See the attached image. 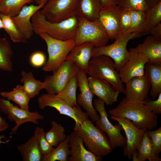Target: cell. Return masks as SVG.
Returning <instances> with one entry per match:
<instances>
[{"label": "cell", "instance_id": "1", "mask_svg": "<svg viewBox=\"0 0 161 161\" xmlns=\"http://www.w3.org/2000/svg\"><path fill=\"white\" fill-rule=\"evenodd\" d=\"M111 116L127 118L140 129L153 130L157 126L158 117L143 102L128 101L124 98L115 108L109 109Z\"/></svg>", "mask_w": 161, "mask_h": 161}, {"label": "cell", "instance_id": "2", "mask_svg": "<svg viewBox=\"0 0 161 161\" xmlns=\"http://www.w3.org/2000/svg\"><path fill=\"white\" fill-rule=\"evenodd\" d=\"M31 21L36 34L45 32L53 38L63 41L74 39L78 25L77 15L59 22L52 23L47 20L39 10L33 15Z\"/></svg>", "mask_w": 161, "mask_h": 161}, {"label": "cell", "instance_id": "3", "mask_svg": "<svg viewBox=\"0 0 161 161\" xmlns=\"http://www.w3.org/2000/svg\"><path fill=\"white\" fill-rule=\"evenodd\" d=\"M73 130L82 139L86 149L96 156L103 157L112 151L108 138L92 120L84 121L79 126H74Z\"/></svg>", "mask_w": 161, "mask_h": 161}, {"label": "cell", "instance_id": "4", "mask_svg": "<svg viewBox=\"0 0 161 161\" xmlns=\"http://www.w3.org/2000/svg\"><path fill=\"white\" fill-rule=\"evenodd\" d=\"M141 36L135 32H127L121 34L112 44L99 47H94L92 57L104 55L113 60L115 67L119 71L128 61L129 56V50L127 49L128 42L130 40Z\"/></svg>", "mask_w": 161, "mask_h": 161}, {"label": "cell", "instance_id": "5", "mask_svg": "<svg viewBox=\"0 0 161 161\" xmlns=\"http://www.w3.org/2000/svg\"><path fill=\"white\" fill-rule=\"evenodd\" d=\"M87 74L89 76L104 79L108 82L120 93L125 90L114 61L109 57L100 55L92 58L89 61Z\"/></svg>", "mask_w": 161, "mask_h": 161}, {"label": "cell", "instance_id": "6", "mask_svg": "<svg viewBox=\"0 0 161 161\" xmlns=\"http://www.w3.org/2000/svg\"><path fill=\"white\" fill-rule=\"evenodd\" d=\"M46 43L48 60L42 68L45 71L55 72L65 60L69 52L75 45L74 39L61 40L53 38L45 32L38 34Z\"/></svg>", "mask_w": 161, "mask_h": 161}, {"label": "cell", "instance_id": "7", "mask_svg": "<svg viewBox=\"0 0 161 161\" xmlns=\"http://www.w3.org/2000/svg\"><path fill=\"white\" fill-rule=\"evenodd\" d=\"M78 25L74 38L75 45L90 42L95 47L105 46L109 39L105 30L97 21L89 20L78 16Z\"/></svg>", "mask_w": 161, "mask_h": 161}, {"label": "cell", "instance_id": "8", "mask_svg": "<svg viewBox=\"0 0 161 161\" xmlns=\"http://www.w3.org/2000/svg\"><path fill=\"white\" fill-rule=\"evenodd\" d=\"M38 102L39 107L41 109L47 107H52L60 114L72 118L75 121V126H79L84 121L89 119L88 114L82 110L79 105L71 106L56 94H42L38 97Z\"/></svg>", "mask_w": 161, "mask_h": 161}, {"label": "cell", "instance_id": "9", "mask_svg": "<svg viewBox=\"0 0 161 161\" xmlns=\"http://www.w3.org/2000/svg\"><path fill=\"white\" fill-rule=\"evenodd\" d=\"M105 103L98 98L95 99L93 103L100 116V119L95 122L96 126L107 134L113 149L117 147H123L126 144V139L121 133L122 127L119 123L113 125L109 120Z\"/></svg>", "mask_w": 161, "mask_h": 161}, {"label": "cell", "instance_id": "10", "mask_svg": "<svg viewBox=\"0 0 161 161\" xmlns=\"http://www.w3.org/2000/svg\"><path fill=\"white\" fill-rule=\"evenodd\" d=\"M79 0H48L39 10L48 21L56 23L77 15Z\"/></svg>", "mask_w": 161, "mask_h": 161}, {"label": "cell", "instance_id": "11", "mask_svg": "<svg viewBox=\"0 0 161 161\" xmlns=\"http://www.w3.org/2000/svg\"><path fill=\"white\" fill-rule=\"evenodd\" d=\"M0 109L7 115L9 120L14 121L15 126L12 129L11 133L15 134L19 127L23 123L31 122L38 124L39 121L43 120L44 116L38 112H31L14 105L10 101L3 98H0Z\"/></svg>", "mask_w": 161, "mask_h": 161}, {"label": "cell", "instance_id": "12", "mask_svg": "<svg viewBox=\"0 0 161 161\" xmlns=\"http://www.w3.org/2000/svg\"><path fill=\"white\" fill-rule=\"evenodd\" d=\"M79 69L73 62L65 60L52 75L46 76L44 81L47 93L57 94L76 75Z\"/></svg>", "mask_w": 161, "mask_h": 161}, {"label": "cell", "instance_id": "13", "mask_svg": "<svg viewBox=\"0 0 161 161\" xmlns=\"http://www.w3.org/2000/svg\"><path fill=\"white\" fill-rule=\"evenodd\" d=\"M86 75L84 71L79 69L76 74L78 86L80 91L77 97V102L78 105L86 110L91 120L95 123L100 119V116L97 114L93 104L94 95L89 88Z\"/></svg>", "mask_w": 161, "mask_h": 161}, {"label": "cell", "instance_id": "14", "mask_svg": "<svg viewBox=\"0 0 161 161\" xmlns=\"http://www.w3.org/2000/svg\"><path fill=\"white\" fill-rule=\"evenodd\" d=\"M110 118L117 121L124 131L126 136V143L123 147V154L129 159H131L133 153L137 150L143 133L147 130L138 129L131 120L126 118L111 116Z\"/></svg>", "mask_w": 161, "mask_h": 161}, {"label": "cell", "instance_id": "15", "mask_svg": "<svg viewBox=\"0 0 161 161\" xmlns=\"http://www.w3.org/2000/svg\"><path fill=\"white\" fill-rule=\"evenodd\" d=\"M129 51L128 61L119 71L121 80L125 83L133 78L144 75L145 65L149 61L146 57L138 52L135 48H130Z\"/></svg>", "mask_w": 161, "mask_h": 161}, {"label": "cell", "instance_id": "16", "mask_svg": "<svg viewBox=\"0 0 161 161\" xmlns=\"http://www.w3.org/2000/svg\"><path fill=\"white\" fill-rule=\"evenodd\" d=\"M122 11L116 4L101 8L97 20L103 27L109 39L115 40L120 35L119 21Z\"/></svg>", "mask_w": 161, "mask_h": 161}, {"label": "cell", "instance_id": "17", "mask_svg": "<svg viewBox=\"0 0 161 161\" xmlns=\"http://www.w3.org/2000/svg\"><path fill=\"white\" fill-rule=\"evenodd\" d=\"M125 83L126 96L124 98L127 101L143 102L148 98L151 85L148 77L145 74L133 78Z\"/></svg>", "mask_w": 161, "mask_h": 161}, {"label": "cell", "instance_id": "18", "mask_svg": "<svg viewBox=\"0 0 161 161\" xmlns=\"http://www.w3.org/2000/svg\"><path fill=\"white\" fill-rule=\"evenodd\" d=\"M89 88L94 95L108 105L116 102L119 92L107 81L99 78H88Z\"/></svg>", "mask_w": 161, "mask_h": 161}, {"label": "cell", "instance_id": "19", "mask_svg": "<svg viewBox=\"0 0 161 161\" xmlns=\"http://www.w3.org/2000/svg\"><path fill=\"white\" fill-rule=\"evenodd\" d=\"M45 4L24 5L19 13L11 18L20 31L27 40L30 39L34 32L31 18L37 11L41 9Z\"/></svg>", "mask_w": 161, "mask_h": 161}, {"label": "cell", "instance_id": "20", "mask_svg": "<svg viewBox=\"0 0 161 161\" xmlns=\"http://www.w3.org/2000/svg\"><path fill=\"white\" fill-rule=\"evenodd\" d=\"M69 145L71 152L69 161H101L103 157H99L89 151L84 145L82 139L74 131L69 134Z\"/></svg>", "mask_w": 161, "mask_h": 161}, {"label": "cell", "instance_id": "21", "mask_svg": "<svg viewBox=\"0 0 161 161\" xmlns=\"http://www.w3.org/2000/svg\"><path fill=\"white\" fill-rule=\"evenodd\" d=\"M94 47L91 42H85L75 45L67 56L66 60L71 61L80 69L87 74L89 64L92 58Z\"/></svg>", "mask_w": 161, "mask_h": 161}, {"label": "cell", "instance_id": "22", "mask_svg": "<svg viewBox=\"0 0 161 161\" xmlns=\"http://www.w3.org/2000/svg\"><path fill=\"white\" fill-rule=\"evenodd\" d=\"M135 48L146 57L149 62L161 64V39L149 35Z\"/></svg>", "mask_w": 161, "mask_h": 161}, {"label": "cell", "instance_id": "23", "mask_svg": "<svg viewBox=\"0 0 161 161\" xmlns=\"http://www.w3.org/2000/svg\"><path fill=\"white\" fill-rule=\"evenodd\" d=\"M133 161H161V159L154 152L151 140L146 130L137 150L132 154Z\"/></svg>", "mask_w": 161, "mask_h": 161}, {"label": "cell", "instance_id": "24", "mask_svg": "<svg viewBox=\"0 0 161 161\" xmlns=\"http://www.w3.org/2000/svg\"><path fill=\"white\" fill-rule=\"evenodd\" d=\"M144 72L150 83V95L155 99L161 93V64L148 61L145 65Z\"/></svg>", "mask_w": 161, "mask_h": 161}, {"label": "cell", "instance_id": "25", "mask_svg": "<svg viewBox=\"0 0 161 161\" xmlns=\"http://www.w3.org/2000/svg\"><path fill=\"white\" fill-rule=\"evenodd\" d=\"M17 148L21 155L24 161H41L43 155L40 151L38 141L33 135L24 143Z\"/></svg>", "mask_w": 161, "mask_h": 161}, {"label": "cell", "instance_id": "26", "mask_svg": "<svg viewBox=\"0 0 161 161\" xmlns=\"http://www.w3.org/2000/svg\"><path fill=\"white\" fill-rule=\"evenodd\" d=\"M21 75L20 82L23 83V90L30 99L35 97L41 89H45L46 83L35 79L31 72H27L22 71Z\"/></svg>", "mask_w": 161, "mask_h": 161}, {"label": "cell", "instance_id": "27", "mask_svg": "<svg viewBox=\"0 0 161 161\" xmlns=\"http://www.w3.org/2000/svg\"><path fill=\"white\" fill-rule=\"evenodd\" d=\"M101 8L99 0H79L77 16L96 21Z\"/></svg>", "mask_w": 161, "mask_h": 161}, {"label": "cell", "instance_id": "28", "mask_svg": "<svg viewBox=\"0 0 161 161\" xmlns=\"http://www.w3.org/2000/svg\"><path fill=\"white\" fill-rule=\"evenodd\" d=\"M69 135L65 140L61 143L55 148L47 154L43 155L41 161H67L71 154L69 145Z\"/></svg>", "mask_w": 161, "mask_h": 161}, {"label": "cell", "instance_id": "29", "mask_svg": "<svg viewBox=\"0 0 161 161\" xmlns=\"http://www.w3.org/2000/svg\"><path fill=\"white\" fill-rule=\"evenodd\" d=\"M13 54L10 41L7 38L0 37V69L8 72L13 71Z\"/></svg>", "mask_w": 161, "mask_h": 161}, {"label": "cell", "instance_id": "30", "mask_svg": "<svg viewBox=\"0 0 161 161\" xmlns=\"http://www.w3.org/2000/svg\"><path fill=\"white\" fill-rule=\"evenodd\" d=\"M3 98L12 100L24 109H28L29 103L30 99L24 91L22 86L17 85L13 90L9 92L3 91L0 93Z\"/></svg>", "mask_w": 161, "mask_h": 161}, {"label": "cell", "instance_id": "31", "mask_svg": "<svg viewBox=\"0 0 161 161\" xmlns=\"http://www.w3.org/2000/svg\"><path fill=\"white\" fill-rule=\"evenodd\" d=\"M34 0H3L0 3V13L11 18L19 13L22 7Z\"/></svg>", "mask_w": 161, "mask_h": 161}, {"label": "cell", "instance_id": "32", "mask_svg": "<svg viewBox=\"0 0 161 161\" xmlns=\"http://www.w3.org/2000/svg\"><path fill=\"white\" fill-rule=\"evenodd\" d=\"M4 30L8 34L11 40L15 43H27V40L20 31L12 18L0 13Z\"/></svg>", "mask_w": 161, "mask_h": 161}, {"label": "cell", "instance_id": "33", "mask_svg": "<svg viewBox=\"0 0 161 161\" xmlns=\"http://www.w3.org/2000/svg\"><path fill=\"white\" fill-rule=\"evenodd\" d=\"M78 86L76 75L72 78L66 85L56 94L70 105L73 106L78 105L76 90Z\"/></svg>", "mask_w": 161, "mask_h": 161}, {"label": "cell", "instance_id": "34", "mask_svg": "<svg viewBox=\"0 0 161 161\" xmlns=\"http://www.w3.org/2000/svg\"><path fill=\"white\" fill-rule=\"evenodd\" d=\"M51 125L50 129L45 132V137L50 145L56 147L65 140L67 135L65 134V128L61 124L52 120Z\"/></svg>", "mask_w": 161, "mask_h": 161}, {"label": "cell", "instance_id": "35", "mask_svg": "<svg viewBox=\"0 0 161 161\" xmlns=\"http://www.w3.org/2000/svg\"><path fill=\"white\" fill-rule=\"evenodd\" d=\"M161 21V1L145 11L144 35L149 34L154 27Z\"/></svg>", "mask_w": 161, "mask_h": 161}, {"label": "cell", "instance_id": "36", "mask_svg": "<svg viewBox=\"0 0 161 161\" xmlns=\"http://www.w3.org/2000/svg\"><path fill=\"white\" fill-rule=\"evenodd\" d=\"M131 25L128 32H135L142 36L144 35L145 24V11H130Z\"/></svg>", "mask_w": 161, "mask_h": 161}, {"label": "cell", "instance_id": "37", "mask_svg": "<svg viewBox=\"0 0 161 161\" xmlns=\"http://www.w3.org/2000/svg\"><path fill=\"white\" fill-rule=\"evenodd\" d=\"M117 5L122 11H145L149 9L146 0H118Z\"/></svg>", "mask_w": 161, "mask_h": 161}, {"label": "cell", "instance_id": "38", "mask_svg": "<svg viewBox=\"0 0 161 161\" xmlns=\"http://www.w3.org/2000/svg\"><path fill=\"white\" fill-rule=\"evenodd\" d=\"M37 139L38 146L43 155L50 153L53 147L48 143L45 137V132L43 128L38 126L36 127L34 135Z\"/></svg>", "mask_w": 161, "mask_h": 161}, {"label": "cell", "instance_id": "39", "mask_svg": "<svg viewBox=\"0 0 161 161\" xmlns=\"http://www.w3.org/2000/svg\"><path fill=\"white\" fill-rule=\"evenodd\" d=\"M155 154L159 156L161 151V127L155 130H147Z\"/></svg>", "mask_w": 161, "mask_h": 161}, {"label": "cell", "instance_id": "40", "mask_svg": "<svg viewBox=\"0 0 161 161\" xmlns=\"http://www.w3.org/2000/svg\"><path fill=\"white\" fill-rule=\"evenodd\" d=\"M131 25V17L129 11H122L119 21L120 34L128 32Z\"/></svg>", "mask_w": 161, "mask_h": 161}, {"label": "cell", "instance_id": "41", "mask_svg": "<svg viewBox=\"0 0 161 161\" xmlns=\"http://www.w3.org/2000/svg\"><path fill=\"white\" fill-rule=\"evenodd\" d=\"M157 98V99L155 100L147 98L143 102L145 105L156 115L161 114V93Z\"/></svg>", "mask_w": 161, "mask_h": 161}, {"label": "cell", "instance_id": "42", "mask_svg": "<svg viewBox=\"0 0 161 161\" xmlns=\"http://www.w3.org/2000/svg\"><path fill=\"white\" fill-rule=\"evenodd\" d=\"M30 62L34 67H39L44 65L46 62V56L43 52L37 51L30 56Z\"/></svg>", "mask_w": 161, "mask_h": 161}, {"label": "cell", "instance_id": "43", "mask_svg": "<svg viewBox=\"0 0 161 161\" xmlns=\"http://www.w3.org/2000/svg\"><path fill=\"white\" fill-rule=\"evenodd\" d=\"M149 34L156 38L161 39V24L160 22L152 28L150 31Z\"/></svg>", "mask_w": 161, "mask_h": 161}, {"label": "cell", "instance_id": "44", "mask_svg": "<svg viewBox=\"0 0 161 161\" xmlns=\"http://www.w3.org/2000/svg\"><path fill=\"white\" fill-rule=\"evenodd\" d=\"M118 0H99L101 8H104L110 5H117Z\"/></svg>", "mask_w": 161, "mask_h": 161}, {"label": "cell", "instance_id": "45", "mask_svg": "<svg viewBox=\"0 0 161 161\" xmlns=\"http://www.w3.org/2000/svg\"><path fill=\"white\" fill-rule=\"evenodd\" d=\"M9 127L8 124L3 118L0 116V132L6 130Z\"/></svg>", "mask_w": 161, "mask_h": 161}, {"label": "cell", "instance_id": "46", "mask_svg": "<svg viewBox=\"0 0 161 161\" xmlns=\"http://www.w3.org/2000/svg\"><path fill=\"white\" fill-rule=\"evenodd\" d=\"M149 9L150 8L155 4L158 3L161 0H146Z\"/></svg>", "mask_w": 161, "mask_h": 161}, {"label": "cell", "instance_id": "47", "mask_svg": "<svg viewBox=\"0 0 161 161\" xmlns=\"http://www.w3.org/2000/svg\"><path fill=\"white\" fill-rule=\"evenodd\" d=\"M6 135L4 134H1L0 135V145L2 143H8L10 140V139L6 141H2L1 140L3 139H6Z\"/></svg>", "mask_w": 161, "mask_h": 161}, {"label": "cell", "instance_id": "48", "mask_svg": "<svg viewBox=\"0 0 161 161\" xmlns=\"http://www.w3.org/2000/svg\"><path fill=\"white\" fill-rule=\"evenodd\" d=\"M48 0H34L37 5L45 4Z\"/></svg>", "mask_w": 161, "mask_h": 161}, {"label": "cell", "instance_id": "49", "mask_svg": "<svg viewBox=\"0 0 161 161\" xmlns=\"http://www.w3.org/2000/svg\"><path fill=\"white\" fill-rule=\"evenodd\" d=\"M4 25L1 18L0 16V31L1 29H3Z\"/></svg>", "mask_w": 161, "mask_h": 161}, {"label": "cell", "instance_id": "50", "mask_svg": "<svg viewBox=\"0 0 161 161\" xmlns=\"http://www.w3.org/2000/svg\"><path fill=\"white\" fill-rule=\"evenodd\" d=\"M3 0H0V3L3 1Z\"/></svg>", "mask_w": 161, "mask_h": 161}]
</instances>
